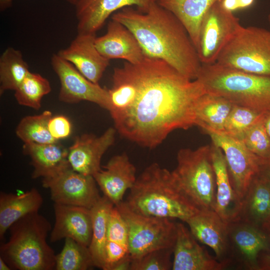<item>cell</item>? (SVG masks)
<instances>
[{"label":"cell","mask_w":270,"mask_h":270,"mask_svg":"<svg viewBox=\"0 0 270 270\" xmlns=\"http://www.w3.org/2000/svg\"><path fill=\"white\" fill-rule=\"evenodd\" d=\"M123 67L134 92L128 106L111 116L122 136L152 148L172 131L194 126L196 102L206 92L198 79L190 80L164 61L147 56L138 64L126 62Z\"/></svg>","instance_id":"1"},{"label":"cell","mask_w":270,"mask_h":270,"mask_svg":"<svg viewBox=\"0 0 270 270\" xmlns=\"http://www.w3.org/2000/svg\"><path fill=\"white\" fill-rule=\"evenodd\" d=\"M112 20L132 32L145 56L162 60L186 77L196 78L202 64L186 30L156 2L145 12L126 8L112 14Z\"/></svg>","instance_id":"2"},{"label":"cell","mask_w":270,"mask_h":270,"mask_svg":"<svg viewBox=\"0 0 270 270\" xmlns=\"http://www.w3.org/2000/svg\"><path fill=\"white\" fill-rule=\"evenodd\" d=\"M125 201L140 214L186 222L200 211L178 186L172 172L154 162L137 177Z\"/></svg>","instance_id":"3"},{"label":"cell","mask_w":270,"mask_h":270,"mask_svg":"<svg viewBox=\"0 0 270 270\" xmlns=\"http://www.w3.org/2000/svg\"><path fill=\"white\" fill-rule=\"evenodd\" d=\"M52 229L38 212L22 217L10 228L8 240L0 246V256L11 270H54L56 254L46 241Z\"/></svg>","instance_id":"4"},{"label":"cell","mask_w":270,"mask_h":270,"mask_svg":"<svg viewBox=\"0 0 270 270\" xmlns=\"http://www.w3.org/2000/svg\"><path fill=\"white\" fill-rule=\"evenodd\" d=\"M196 79L207 93L223 96L260 113L270 112V76L214 63L202 64Z\"/></svg>","instance_id":"5"},{"label":"cell","mask_w":270,"mask_h":270,"mask_svg":"<svg viewBox=\"0 0 270 270\" xmlns=\"http://www.w3.org/2000/svg\"><path fill=\"white\" fill-rule=\"evenodd\" d=\"M172 171L184 194L200 211L215 210L216 185L210 146L180 149Z\"/></svg>","instance_id":"6"},{"label":"cell","mask_w":270,"mask_h":270,"mask_svg":"<svg viewBox=\"0 0 270 270\" xmlns=\"http://www.w3.org/2000/svg\"><path fill=\"white\" fill-rule=\"evenodd\" d=\"M216 63L270 76V30L242 26L223 48Z\"/></svg>","instance_id":"7"},{"label":"cell","mask_w":270,"mask_h":270,"mask_svg":"<svg viewBox=\"0 0 270 270\" xmlns=\"http://www.w3.org/2000/svg\"><path fill=\"white\" fill-rule=\"evenodd\" d=\"M116 206L128 226V248L132 260L155 250L174 249L177 226L172 219L138 214L124 201Z\"/></svg>","instance_id":"8"},{"label":"cell","mask_w":270,"mask_h":270,"mask_svg":"<svg viewBox=\"0 0 270 270\" xmlns=\"http://www.w3.org/2000/svg\"><path fill=\"white\" fill-rule=\"evenodd\" d=\"M242 26L239 19L225 9L220 2L204 16L196 50L202 64L216 63L220 53Z\"/></svg>","instance_id":"9"},{"label":"cell","mask_w":270,"mask_h":270,"mask_svg":"<svg viewBox=\"0 0 270 270\" xmlns=\"http://www.w3.org/2000/svg\"><path fill=\"white\" fill-rule=\"evenodd\" d=\"M96 184L92 176L76 172L70 166L42 180L43 187L49 190L54 203L89 209L102 197Z\"/></svg>","instance_id":"10"},{"label":"cell","mask_w":270,"mask_h":270,"mask_svg":"<svg viewBox=\"0 0 270 270\" xmlns=\"http://www.w3.org/2000/svg\"><path fill=\"white\" fill-rule=\"evenodd\" d=\"M206 134L210 136L212 142L222 150L232 185L242 200L252 180L259 172L260 160L240 140L222 132H210Z\"/></svg>","instance_id":"11"},{"label":"cell","mask_w":270,"mask_h":270,"mask_svg":"<svg viewBox=\"0 0 270 270\" xmlns=\"http://www.w3.org/2000/svg\"><path fill=\"white\" fill-rule=\"evenodd\" d=\"M51 64L60 81L58 94L60 101L76 104L86 100L108 110L110 107L108 89L88 80L72 64L58 54L52 56Z\"/></svg>","instance_id":"12"},{"label":"cell","mask_w":270,"mask_h":270,"mask_svg":"<svg viewBox=\"0 0 270 270\" xmlns=\"http://www.w3.org/2000/svg\"><path fill=\"white\" fill-rule=\"evenodd\" d=\"M228 226L232 264L242 269L258 270V256L268 245L264 232L260 227L241 220Z\"/></svg>","instance_id":"13"},{"label":"cell","mask_w":270,"mask_h":270,"mask_svg":"<svg viewBox=\"0 0 270 270\" xmlns=\"http://www.w3.org/2000/svg\"><path fill=\"white\" fill-rule=\"evenodd\" d=\"M186 222L196 239L214 250L218 261L226 268L232 264L228 226L215 210L199 212Z\"/></svg>","instance_id":"14"},{"label":"cell","mask_w":270,"mask_h":270,"mask_svg":"<svg viewBox=\"0 0 270 270\" xmlns=\"http://www.w3.org/2000/svg\"><path fill=\"white\" fill-rule=\"evenodd\" d=\"M116 130L109 128L99 136L85 134L76 138L69 148L68 160L71 168L84 175L94 176L101 169V159L114 143Z\"/></svg>","instance_id":"15"},{"label":"cell","mask_w":270,"mask_h":270,"mask_svg":"<svg viewBox=\"0 0 270 270\" xmlns=\"http://www.w3.org/2000/svg\"><path fill=\"white\" fill-rule=\"evenodd\" d=\"M96 38L94 33L78 32L70 46L58 54L72 64L88 80L98 84L110 60L97 50Z\"/></svg>","instance_id":"16"},{"label":"cell","mask_w":270,"mask_h":270,"mask_svg":"<svg viewBox=\"0 0 270 270\" xmlns=\"http://www.w3.org/2000/svg\"><path fill=\"white\" fill-rule=\"evenodd\" d=\"M55 222L51 230L50 240L54 242L70 238L88 246L92 236L90 209L54 203Z\"/></svg>","instance_id":"17"},{"label":"cell","mask_w":270,"mask_h":270,"mask_svg":"<svg viewBox=\"0 0 270 270\" xmlns=\"http://www.w3.org/2000/svg\"><path fill=\"white\" fill-rule=\"evenodd\" d=\"M157 0H77L76 4L78 32L94 33L107 18L122 8L135 6L145 12Z\"/></svg>","instance_id":"18"},{"label":"cell","mask_w":270,"mask_h":270,"mask_svg":"<svg viewBox=\"0 0 270 270\" xmlns=\"http://www.w3.org/2000/svg\"><path fill=\"white\" fill-rule=\"evenodd\" d=\"M93 177L104 196L114 206L123 201L126 192L133 186L137 178L136 167L126 153L112 157Z\"/></svg>","instance_id":"19"},{"label":"cell","mask_w":270,"mask_h":270,"mask_svg":"<svg viewBox=\"0 0 270 270\" xmlns=\"http://www.w3.org/2000/svg\"><path fill=\"white\" fill-rule=\"evenodd\" d=\"M172 270H221L226 266L212 256L197 242L190 229L176 222Z\"/></svg>","instance_id":"20"},{"label":"cell","mask_w":270,"mask_h":270,"mask_svg":"<svg viewBox=\"0 0 270 270\" xmlns=\"http://www.w3.org/2000/svg\"><path fill=\"white\" fill-rule=\"evenodd\" d=\"M96 46L100 53L108 60L122 59L132 64L142 62L145 56L138 40L124 25L112 20L106 32L96 37Z\"/></svg>","instance_id":"21"},{"label":"cell","mask_w":270,"mask_h":270,"mask_svg":"<svg viewBox=\"0 0 270 270\" xmlns=\"http://www.w3.org/2000/svg\"><path fill=\"white\" fill-rule=\"evenodd\" d=\"M210 154L216 185L215 211L228 224L238 220L242 200L232 185L226 160L222 149L212 142Z\"/></svg>","instance_id":"22"},{"label":"cell","mask_w":270,"mask_h":270,"mask_svg":"<svg viewBox=\"0 0 270 270\" xmlns=\"http://www.w3.org/2000/svg\"><path fill=\"white\" fill-rule=\"evenodd\" d=\"M22 150L31 159L32 178H50L70 166L68 150L58 142L48 144L24 143Z\"/></svg>","instance_id":"23"},{"label":"cell","mask_w":270,"mask_h":270,"mask_svg":"<svg viewBox=\"0 0 270 270\" xmlns=\"http://www.w3.org/2000/svg\"><path fill=\"white\" fill-rule=\"evenodd\" d=\"M39 191L33 188L20 194L0 192V239L10 226L22 217L38 212L43 204Z\"/></svg>","instance_id":"24"},{"label":"cell","mask_w":270,"mask_h":270,"mask_svg":"<svg viewBox=\"0 0 270 270\" xmlns=\"http://www.w3.org/2000/svg\"><path fill=\"white\" fill-rule=\"evenodd\" d=\"M234 104L228 99L206 92L198 100L194 108V126L206 133L222 132Z\"/></svg>","instance_id":"25"},{"label":"cell","mask_w":270,"mask_h":270,"mask_svg":"<svg viewBox=\"0 0 270 270\" xmlns=\"http://www.w3.org/2000/svg\"><path fill=\"white\" fill-rule=\"evenodd\" d=\"M222 0H157V3L174 14L184 25L196 48L202 20L209 9Z\"/></svg>","instance_id":"26"},{"label":"cell","mask_w":270,"mask_h":270,"mask_svg":"<svg viewBox=\"0 0 270 270\" xmlns=\"http://www.w3.org/2000/svg\"><path fill=\"white\" fill-rule=\"evenodd\" d=\"M270 217V186L258 174L242 200L238 220L260 227Z\"/></svg>","instance_id":"27"},{"label":"cell","mask_w":270,"mask_h":270,"mask_svg":"<svg viewBox=\"0 0 270 270\" xmlns=\"http://www.w3.org/2000/svg\"><path fill=\"white\" fill-rule=\"evenodd\" d=\"M114 206V204L104 196L90 208L92 236L88 248L94 266L102 270L105 262L108 218L110 212Z\"/></svg>","instance_id":"28"},{"label":"cell","mask_w":270,"mask_h":270,"mask_svg":"<svg viewBox=\"0 0 270 270\" xmlns=\"http://www.w3.org/2000/svg\"><path fill=\"white\" fill-rule=\"evenodd\" d=\"M30 72L22 52L12 48H6L0 58V94L15 90Z\"/></svg>","instance_id":"29"},{"label":"cell","mask_w":270,"mask_h":270,"mask_svg":"<svg viewBox=\"0 0 270 270\" xmlns=\"http://www.w3.org/2000/svg\"><path fill=\"white\" fill-rule=\"evenodd\" d=\"M52 116L50 111L44 110L40 114L24 117L16 128V136L24 143L48 144L58 142L52 138L48 129Z\"/></svg>","instance_id":"30"},{"label":"cell","mask_w":270,"mask_h":270,"mask_svg":"<svg viewBox=\"0 0 270 270\" xmlns=\"http://www.w3.org/2000/svg\"><path fill=\"white\" fill-rule=\"evenodd\" d=\"M94 266L88 246L66 238L62 250L56 255V270H87Z\"/></svg>","instance_id":"31"},{"label":"cell","mask_w":270,"mask_h":270,"mask_svg":"<svg viewBox=\"0 0 270 270\" xmlns=\"http://www.w3.org/2000/svg\"><path fill=\"white\" fill-rule=\"evenodd\" d=\"M51 91L49 81L39 74L30 72L14 90L18 104L38 110L42 98Z\"/></svg>","instance_id":"32"},{"label":"cell","mask_w":270,"mask_h":270,"mask_svg":"<svg viewBox=\"0 0 270 270\" xmlns=\"http://www.w3.org/2000/svg\"><path fill=\"white\" fill-rule=\"evenodd\" d=\"M264 115L263 114L240 139L248 149L260 160L261 164L270 160V138L265 126Z\"/></svg>","instance_id":"33"},{"label":"cell","mask_w":270,"mask_h":270,"mask_svg":"<svg viewBox=\"0 0 270 270\" xmlns=\"http://www.w3.org/2000/svg\"><path fill=\"white\" fill-rule=\"evenodd\" d=\"M262 114L250 108L234 104L226 122L222 133L240 140L244 133Z\"/></svg>","instance_id":"34"},{"label":"cell","mask_w":270,"mask_h":270,"mask_svg":"<svg viewBox=\"0 0 270 270\" xmlns=\"http://www.w3.org/2000/svg\"><path fill=\"white\" fill-rule=\"evenodd\" d=\"M174 248H163L150 252L132 260L130 270H169L172 269L171 256Z\"/></svg>","instance_id":"35"},{"label":"cell","mask_w":270,"mask_h":270,"mask_svg":"<svg viewBox=\"0 0 270 270\" xmlns=\"http://www.w3.org/2000/svg\"><path fill=\"white\" fill-rule=\"evenodd\" d=\"M108 240L128 246V228L124 218L116 206L110 212L108 222Z\"/></svg>","instance_id":"36"},{"label":"cell","mask_w":270,"mask_h":270,"mask_svg":"<svg viewBox=\"0 0 270 270\" xmlns=\"http://www.w3.org/2000/svg\"><path fill=\"white\" fill-rule=\"evenodd\" d=\"M130 254L128 246L107 240L105 248V262L103 270H112L118 262Z\"/></svg>","instance_id":"37"},{"label":"cell","mask_w":270,"mask_h":270,"mask_svg":"<svg viewBox=\"0 0 270 270\" xmlns=\"http://www.w3.org/2000/svg\"><path fill=\"white\" fill-rule=\"evenodd\" d=\"M72 124L66 116L58 115L52 116L48 123V129L56 140L68 138L72 132Z\"/></svg>","instance_id":"38"},{"label":"cell","mask_w":270,"mask_h":270,"mask_svg":"<svg viewBox=\"0 0 270 270\" xmlns=\"http://www.w3.org/2000/svg\"><path fill=\"white\" fill-rule=\"evenodd\" d=\"M261 228L266 234L268 245L267 250L262 252L258 256V270H270V217Z\"/></svg>","instance_id":"39"},{"label":"cell","mask_w":270,"mask_h":270,"mask_svg":"<svg viewBox=\"0 0 270 270\" xmlns=\"http://www.w3.org/2000/svg\"><path fill=\"white\" fill-rule=\"evenodd\" d=\"M254 2V0H222L220 4L225 9L234 12L250 7Z\"/></svg>","instance_id":"40"},{"label":"cell","mask_w":270,"mask_h":270,"mask_svg":"<svg viewBox=\"0 0 270 270\" xmlns=\"http://www.w3.org/2000/svg\"><path fill=\"white\" fill-rule=\"evenodd\" d=\"M258 174L270 186V160L260 166Z\"/></svg>","instance_id":"41"},{"label":"cell","mask_w":270,"mask_h":270,"mask_svg":"<svg viewBox=\"0 0 270 270\" xmlns=\"http://www.w3.org/2000/svg\"><path fill=\"white\" fill-rule=\"evenodd\" d=\"M132 258L130 255L116 264L112 270H130Z\"/></svg>","instance_id":"42"},{"label":"cell","mask_w":270,"mask_h":270,"mask_svg":"<svg viewBox=\"0 0 270 270\" xmlns=\"http://www.w3.org/2000/svg\"><path fill=\"white\" fill-rule=\"evenodd\" d=\"M72 4H75L77 0H66ZM12 0H0V6L2 10H4L10 6Z\"/></svg>","instance_id":"43"},{"label":"cell","mask_w":270,"mask_h":270,"mask_svg":"<svg viewBox=\"0 0 270 270\" xmlns=\"http://www.w3.org/2000/svg\"><path fill=\"white\" fill-rule=\"evenodd\" d=\"M264 124L266 132L270 138V112L265 113Z\"/></svg>","instance_id":"44"},{"label":"cell","mask_w":270,"mask_h":270,"mask_svg":"<svg viewBox=\"0 0 270 270\" xmlns=\"http://www.w3.org/2000/svg\"><path fill=\"white\" fill-rule=\"evenodd\" d=\"M11 268L4 260L0 256V270H10Z\"/></svg>","instance_id":"45"},{"label":"cell","mask_w":270,"mask_h":270,"mask_svg":"<svg viewBox=\"0 0 270 270\" xmlns=\"http://www.w3.org/2000/svg\"><path fill=\"white\" fill-rule=\"evenodd\" d=\"M268 20L270 24V14H269V15L268 16Z\"/></svg>","instance_id":"46"}]
</instances>
